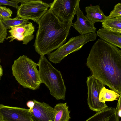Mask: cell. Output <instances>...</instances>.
I'll use <instances>...</instances> for the list:
<instances>
[{
	"label": "cell",
	"instance_id": "9a60e30c",
	"mask_svg": "<svg viewBox=\"0 0 121 121\" xmlns=\"http://www.w3.org/2000/svg\"><path fill=\"white\" fill-rule=\"evenodd\" d=\"M85 9L86 13L85 16L94 24L98 22L102 23L107 18L99 5H90Z\"/></svg>",
	"mask_w": 121,
	"mask_h": 121
},
{
	"label": "cell",
	"instance_id": "30bf717a",
	"mask_svg": "<svg viewBox=\"0 0 121 121\" xmlns=\"http://www.w3.org/2000/svg\"><path fill=\"white\" fill-rule=\"evenodd\" d=\"M7 30L9 35L6 38L7 40L10 39L9 42L16 39L22 41V44L27 45L34 39L33 33L35 27L33 23L29 22L25 24L18 26L10 27Z\"/></svg>",
	"mask_w": 121,
	"mask_h": 121
},
{
	"label": "cell",
	"instance_id": "6da1fadb",
	"mask_svg": "<svg viewBox=\"0 0 121 121\" xmlns=\"http://www.w3.org/2000/svg\"><path fill=\"white\" fill-rule=\"evenodd\" d=\"M86 64L95 78L121 95V49L99 39L92 47Z\"/></svg>",
	"mask_w": 121,
	"mask_h": 121
},
{
	"label": "cell",
	"instance_id": "5bb4252c",
	"mask_svg": "<svg viewBox=\"0 0 121 121\" xmlns=\"http://www.w3.org/2000/svg\"><path fill=\"white\" fill-rule=\"evenodd\" d=\"M97 35L101 39L121 48V33L103 28L97 31Z\"/></svg>",
	"mask_w": 121,
	"mask_h": 121
},
{
	"label": "cell",
	"instance_id": "52a82bcc",
	"mask_svg": "<svg viewBox=\"0 0 121 121\" xmlns=\"http://www.w3.org/2000/svg\"><path fill=\"white\" fill-rule=\"evenodd\" d=\"M80 0H55L50 3L49 9L61 21H72L80 9Z\"/></svg>",
	"mask_w": 121,
	"mask_h": 121
},
{
	"label": "cell",
	"instance_id": "3957f363",
	"mask_svg": "<svg viewBox=\"0 0 121 121\" xmlns=\"http://www.w3.org/2000/svg\"><path fill=\"white\" fill-rule=\"evenodd\" d=\"M38 66V63L27 56H20L14 60L12 65L13 75L24 88L36 90L42 83L37 68Z\"/></svg>",
	"mask_w": 121,
	"mask_h": 121
},
{
	"label": "cell",
	"instance_id": "7a4b0ae2",
	"mask_svg": "<svg viewBox=\"0 0 121 121\" xmlns=\"http://www.w3.org/2000/svg\"><path fill=\"white\" fill-rule=\"evenodd\" d=\"M72 21L62 22L48 9L36 22L38 30L33 46L40 56L49 54L65 43Z\"/></svg>",
	"mask_w": 121,
	"mask_h": 121
},
{
	"label": "cell",
	"instance_id": "2e32d148",
	"mask_svg": "<svg viewBox=\"0 0 121 121\" xmlns=\"http://www.w3.org/2000/svg\"><path fill=\"white\" fill-rule=\"evenodd\" d=\"M55 116L54 121H69L71 118L66 103H59L56 104L54 108Z\"/></svg>",
	"mask_w": 121,
	"mask_h": 121
},
{
	"label": "cell",
	"instance_id": "4fadbf2b",
	"mask_svg": "<svg viewBox=\"0 0 121 121\" xmlns=\"http://www.w3.org/2000/svg\"><path fill=\"white\" fill-rule=\"evenodd\" d=\"M115 108L107 107L98 112L85 121H120Z\"/></svg>",
	"mask_w": 121,
	"mask_h": 121
},
{
	"label": "cell",
	"instance_id": "ba28073f",
	"mask_svg": "<svg viewBox=\"0 0 121 121\" xmlns=\"http://www.w3.org/2000/svg\"><path fill=\"white\" fill-rule=\"evenodd\" d=\"M87 102L89 108L97 112L108 107L105 103L100 102L99 97L101 89L105 86L92 75L87 77Z\"/></svg>",
	"mask_w": 121,
	"mask_h": 121
},
{
	"label": "cell",
	"instance_id": "4316f807",
	"mask_svg": "<svg viewBox=\"0 0 121 121\" xmlns=\"http://www.w3.org/2000/svg\"><path fill=\"white\" fill-rule=\"evenodd\" d=\"M0 121H2V120L0 117Z\"/></svg>",
	"mask_w": 121,
	"mask_h": 121
},
{
	"label": "cell",
	"instance_id": "44dd1931",
	"mask_svg": "<svg viewBox=\"0 0 121 121\" xmlns=\"http://www.w3.org/2000/svg\"><path fill=\"white\" fill-rule=\"evenodd\" d=\"M121 17V4L119 3L115 6L111 12L108 18H114Z\"/></svg>",
	"mask_w": 121,
	"mask_h": 121
},
{
	"label": "cell",
	"instance_id": "ffe728a7",
	"mask_svg": "<svg viewBox=\"0 0 121 121\" xmlns=\"http://www.w3.org/2000/svg\"><path fill=\"white\" fill-rule=\"evenodd\" d=\"M12 14L13 11L9 8L0 5V18L1 20L10 18Z\"/></svg>",
	"mask_w": 121,
	"mask_h": 121
},
{
	"label": "cell",
	"instance_id": "7c38bea8",
	"mask_svg": "<svg viewBox=\"0 0 121 121\" xmlns=\"http://www.w3.org/2000/svg\"><path fill=\"white\" fill-rule=\"evenodd\" d=\"M76 21L72 26L80 35H83L96 31L94 24L89 20L80 9L76 13Z\"/></svg>",
	"mask_w": 121,
	"mask_h": 121
},
{
	"label": "cell",
	"instance_id": "9c48e42d",
	"mask_svg": "<svg viewBox=\"0 0 121 121\" xmlns=\"http://www.w3.org/2000/svg\"><path fill=\"white\" fill-rule=\"evenodd\" d=\"M0 117L2 121H34L29 109L0 104Z\"/></svg>",
	"mask_w": 121,
	"mask_h": 121
},
{
	"label": "cell",
	"instance_id": "603a6c76",
	"mask_svg": "<svg viewBox=\"0 0 121 121\" xmlns=\"http://www.w3.org/2000/svg\"><path fill=\"white\" fill-rule=\"evenodd\" d=\"M19 2L14 0L9 1L6 0H0V5H5L10 6L17 9L19 8L18 5Z\"/></svg>",
	"mask_w": 121,
	"mask_h": 121
},
{
	"label": "cell",
	"instance_id": "e0dca14e",
	"mask_svg": "<svg viewBox=\"0 0 121 121\" xmlns=\"http://www.w3.org/2000/svg\"><path fill=\"white\" fill-rule=\"evenodd\" d=\"M103 28L121 33V17L108 18L102 23Z\"/></svg>",
	"mask_w": 121,
	"mask_h": 121
},
{
	"label": "cell",
	"instance_id": "f1b7e54d",
	"mask_svg": "<svg viewBox=\"0 0 121 121\" xmlns=\"http://www.w3.org/2000/svg\"></svg>",
	"mask_w": 121,
	"mask_h": 121
},
{
	"label": "cell",
	"instance_id": "d4e9b609",
	"mask_svg": "<svg viewBox=\"0 0 121 121\" xmlns=\"http://www.w3.org/2000/svg\"><path fill=\"white\" fill-rule=\"evenodd\" d=\"M34 102L33 100H29L26 103V104L27 106L30 108L33 107L34 105Z\"/></svg>",
	"mask_w": 121,
	"mask_h": 121
},
{
	"label": "cell",
	"instance_id": "d6986e66",
	"mask_svg": "<svg viewBox=\"0 0 121 121\" xmlns=\"http://www.w3.org/2000/svg\"><path fill=\"white\" fill-rule=\"evenodd\" d=\"M7 29L10 27L20 26L28 23L29 20L21 18L18 16L14 18H9L1 20Z\"/></svg>",
	"mask_w": 121,
	"mask_h": 121
},
{
	"label": "cell",
	"instance_id": "277c9868",
	"mask_svg": "<svg viewBox=\"0 0 121 121\" xmlns=\"http://www.w3.org/2000/svg\"><path fill=\"white\" fill-rule=\"evenodd\" d=\"M39 78L57 100H65L66 87L60 71L54 68L44 56H40L38 63Z\"/></svg>",
	"mask_w": 121,
	"mask_h": 121
},
{
	"label": "cell",
	"instance_id": "ac0fdd59",
	"mask_svg": "<svg viewBox=\"0 0 121 121\" xmlns=\"http://www.w3.org/2000/svg\"><path fill=\"white\" fill-rule=\"evenodd\" d=\"M121 95L112 90L106 88L104 86L100 90L99 100L100 102L104 103L105 102L117 100Z\"/></svg>",
	"mask_w": 121,
	"mask_h": 121
},
{
	"label": "cell",
	"instance_id": "484cf974",
	"mask_svg": "<svg viewBox=\"0 0 121 121\" xmlns=\"http://www.w3.org/2000/svg\"><path fill=\"white\" fill-rule=\"evenodd\" d=\"M3 70L2 67L0 65V80L3 75Z\"/></svg>",
	"mask_w": 121,
	"mask_h": 121
},
{
	"label": "cell",
	"instance_id": "83f0119b",
	"mask_svg": "<svg viewBox=\"0 0 121 121\" xmlns=\"http://www.w3.org/2000/svg\"></svg>",
	"mask_w": 121,
	"mask_h": 121
},
{
	"label": "cell",
	"instance_id": "5b68a950",
	"mask_svg": "<svg viewBox=\"0 0 121 121\" xmlns=\"http://www.w3.org/2000/svg\"><path fill=\"white\" fill-rule=\"evenodd\" d=\"M97 36L96 33L93 32L72 37L66 43L48 54V58L54 63H60L68 55L80 50L87 43L95 40Z\"/></svg>",
	"mask_w": 121,
	"mask_h": 121
},
{
	"label": "cell",
	"instance_id": "7402d4cb",
	"mask_svg": "<svg viewBox=\"0 0 121 121\" xmlns=\"http://www.w3.org/2000/svg\"><path fill=\"white\" fill-rule=\"evenodd\" d=\"M7 29L0 18V43H3L7 35Z\"/></svg>",
	"mask_w": 121,
	"mask_h": 121
},
{
	"label": "cell",
	"instance_id": "8fae6325",
	"mask_svg": "<svg viewBox=\"0 0 121 121\" xmlns=\"http://www.w3.org/2000/svg\"><path fill=\"white\" fill-rule=\"evenodd\" d=\"M34 105L29 108L31 117L34 121H54L55 116L54 108L48 104L33 99Z\"/></svg>",
	"mask_w": 121,
	"mask_h": 121
},
{
	"label": "cell",
	"instance_id": "cb8c5ba5",
	"mask_svg": "<svg viewBox=\"0 0 121 121\" xmlns=\"http://www.w3.org/2000/svg\"><path fill=\"white\" fill-rule=\"evenodd\" d=\"M116 112L119 118L121 117V95L118 100V102L116 108Z\"/></svg>",
	"mask_w": 121,
	"mask_h": 121
},
{
	"label": "cell",
	"instance_id": "8992f818",
	"mask_svg": "<svg viewBox=\"0 0 121 121\" xmlns=\"http://www.w3.org/2000/svg\"><path fill=\"white\" fill-rule=\"evenodd\" d=\"M50 3L40 0H23L17 12V16L37 22L47 11Z\"/></svg>",
	"mask_w": 121,
	"mask_h": 121
}]
</instances>
